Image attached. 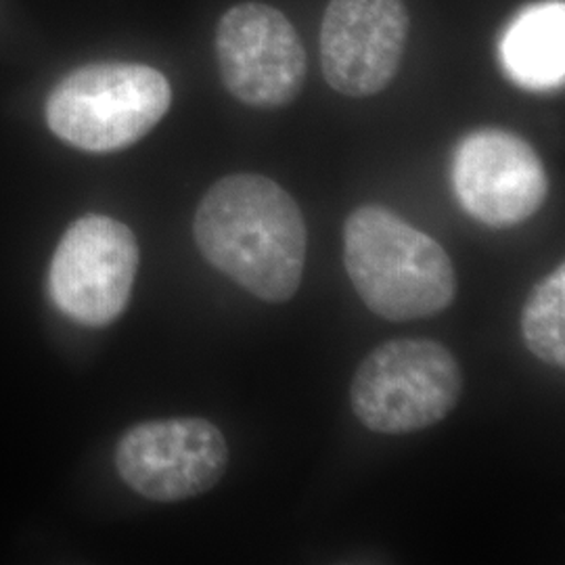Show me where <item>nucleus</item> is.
I'll list each match as a JSON object with an SVG mask.
<instances>
[{
  "mask_svg": "<svg viewBox=\"0 0 565 565\" xmlns=\"http://www.w3.org/2000/svg\"><path fill=\"white\" fill-rule=\"evenodd\" d=\"M193 235L207 263L264 302L298 294L308 231L281 184L260 174L224 177L203 195Z\"/></svg>",
  "mask_w": 565,
  "mask_h": 565,
  "instance_id": "1",
  "label": "nucleus"
},
{
  "mask_svg": "<svg viewBox=\"0 0 565 565\" xmlns=\"http://www.w3.org/2000/svg\"><path fill=\"white\" fill-rule=\"evenodd\" d=\"M343 264L364 306L385 321L434 317L457 296L445 247L382 205L356 207L345 218Z\"/></svg>",
  "mask_w": 565,
  "mask_h": 565,
  "instance_id": "2",
  "label": "nucleus"
},
{
  "mask_svg": "<svg viewBox=\"0 0 565 565\" xmlns=\"http://www.w3.org/2000/svg\"><path fill=\"white\" fill-rule=\"evenodd\" d=\"M170 103V82L156 67L103 61L74 70L51 90L46 124L76 149L111 153L149 135Z\"/></svg>",
  "mask_w": 565,
  "mask_h": 565,
  "instance_id": "3",
  "label": "nucleus"
},
{
  "mask_svg": "<svg viewBox=\"0 0 565 565\" xmlns=\"http://www.w3.org/2000/svg\"><path fill=\"white\" fill-rule=\"evenodd\" d=\"M461 392V364L445 343L398 338L377 345L356 369L350 403L364 427L398 436L440 424Z\"/></svg>",
  "mask_w": 565,
  "mask_h": 565,
  "instance_id": "4",
  "label": "nucleus"
},
{
  "mask_svg": "<svg viewBox=\"0 0 565 565\" xmlns=\"http://www.w3.org/2000/svg\"><path fill=\"white\" fill-rule=\"evenodd\" d=\"M139 243L126 224L86 214L61 237L49 268L51 300L86 327L111 324L130 302Z\"/></svg>",
  "mask_w": 565,
  "mask_h": 565,
  "instance_id": "5",
  "label": "nucleus"
},
{
  "mask_svg": "<svg viewBox=\"0 0 565 565\" xmlns=\"http://www.w3.org/2000/svg\"><path fill=\"white\" fill-rule=\"evenodd\" d=\"M226 465L223 431L200 417L135 425L116 448L121 480L158 503H179L212 490L223 480Z\"/></svg>",
  "mask_w": 565,
  "mask_h": 565,
  "instance_id": "6",
  "label": "nucleus"
},
{
  "mask_svg": "<svg viewBox=\"0 0 565 565\" xmlns=\"http://www.w3.org/2000/svg\"><path fill=\"white\" fill-rule=\"evenodd\" d=\"M216 55L224 86L249 107H285L302 90V41L291 21L268 4L231 7L218 21Z\"/></svg>",
  "mask_w": 565,
  "mask_h": 565,
  "instance_id": "7",
  "label": "nucleus"
},
{
  "mask_svg": "<svg viewBox=\"0 0 565 565\" xmlns=\"http://www.w3.org/2000/svg\"><path fill=\"white\" fill-rule=\"evenodd\" d=\"M452 189L465 212L490 228L532 218L548 193L545 166L530 142L503 128H480L457 145Z\"/></svg>",
  "mask_w": 565,
  "mask_h": 565,
  "instance_id": "8",
  "label": "nucleus"
},
{
  "mask_svg": "<svg viewBox=\"0 0 565 565\" xmlns=\"http://www.w3.org/2000/svg\"><path fill=\"white\" fill-rule=\"evenodd\" d=\"M406 39L403 0H331L321 25L324 78L348 97L377 95L398 74Z\"/></svg>",
  "mask_w": 565,
  "mask_h": 565,
  "instance_id": "9",
  "label": "nucleus"
},
{
  "mask_svg": "<svg viewBox=\"0 0 565 565\" xmlns=\"http://www.w3.org/2000/svg\"><path fill=\"white\" fill-rule=\"evenodd\" d=\"M505 76L525 90L546 93L565 81V4L534 2L509 23L501 39Z\"/></svg>",
  "mask_w": 565,
  "mask_h": 565,
  "instance_id": "10",
  "label": "nucleus"
},
{
  "mask_svg": "<svg viewBox=\"0 0 565 565\" xmlns=\"http://www.w3.org/2000/svg\"><path fill=\"white\" fill-rule=\"evenodd\" d=\"M525 348L551 366L565 364V266L559 264L530 294L522 312Z\"/></svg>",
  "mask_w": 565,
  "mask_h": 565,
  "instance_id": "11",
  "label": "nucleus"
}]
</instances>
